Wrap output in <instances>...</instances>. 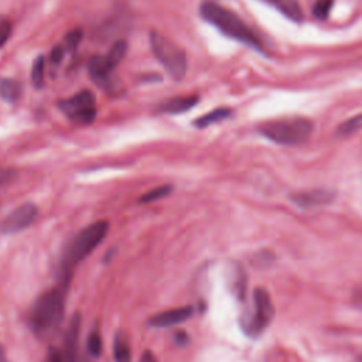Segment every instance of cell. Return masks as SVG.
Returning a JSON list of instances; mask_svg holds the SVG:
<instances>
[{"label": "cell", "instance_id": "obj_6", "mask_svg": "<svg viewBox=\"0 0 362 362\" xmlns=\"http://www.w3.org/2000/svg\"><path fill=\"white\" fill-rule=\"evenodd\" d=\"M252 298V308L240 317V325L247 335H259L273 321L274 307L270 294L263 287H256Z\"/></svg>", "mask_w": 362, "mask_h": 362}, {"label": "cell", "instance_id": "obj_13", "mask_svg": "<svg viewBox=\"0 0 362 362\" xmlns=\"http://www.w3.org/2000/svg\"><path fill=\"white\" fill-rule=\"evenodd\" d=\"M199 100L198 95H187V96H175L167 99L160 105V110L164 113H182L192 109Z\"/></svg>", "mask_w": 362, "mask_h": 362}, {"label": "cell", "instance_id": "obj_19", "mask_svg": "<svg viewBox=\"0 0 362 362\" xmlns=\"http://www.w3.org/2000/svg\"><path fill=\"white\" fill-rule=\"evenodd\" d=\"M359 130H362V113H359L356 116H352L348 120L342 122L337 127L335 134L345 137V136H351V134H354V133H356Z\"/></svg>", "mask_w": 362, "mask_h": 362}, {"label": "cell", "instance_id": "obj_9", "mask_svg": "<svg viewBox=\"0 0 362 362\" xmlns=\"http://www.w3.org/2000/svg\"><path fill=\"white\" fill-rule=\"evenodd\" d=\"M335 198V191L329 188H311L293 192L290 199L301 209H315L331 204Z\"/></svg>", "mask_w": 362, "mask_h": 362}, {"label": "cell", "instance_id": "obj_7", "mask_svg": "<svg viewBox=\"0 0 362 362\" xmlns=\"http://www.w3.org/2000/svg\"><path fill=\"white\" fill-rule=\"evenodd\" d=\"M59 107L69 120L79 124H89L96 117L95 95L90 90H81L76 95L61 100Z\"/></svg>", "mask_w": 362, "mask_h": 362}, {"label": "cell", "instance_id": "obj_21", "mask_svg": "<svg viewBox=\"0 0 362 362\" xmlns=\"http://www.w3.org/2000/svg\"><path fill=\"white\" fill-rule=\"evenodd\" d=\"M173 192V185H160V187H156L150 191H147L146 194H143L140 198H139V202L141 204H148V202H154V201H158L161 198H165L167 195H170Z\"/></svg>", "mask_w": 362, "mask_h": 362}, {"label": "cell", "instance_id": "obj_5", "mask_svg": "<svg viewBox=\"0 0 362 362\" xmlns=\"http://www.w3.org/2000/svg\"><path fill=\"white\" fill-rule=\"evenodd\" d=\"M151 51L173 79H182L187 74V55L182 48L158 31H150Z\"/></svg>", "mask_w": 362, "mask_h": 362}, {"label": "cell", "instance_id": "obj_1", "mask_svg": "<svg viewBox=\"0 0 362 362\" xmlns=\"http://www.w3.org/2000/svg\"><path fill=\"white\" fill-rule=\"evenodd\" d=\"M68 286L69 281L61 280L57 287L41 293L34 301L30 311V325L37 335L45 337L58 328L64 317Z\"/></svg>", "mask_w": 362, "mask_h": 362}, {"label": "cell", "instance_id": "obj_29", "mask_svg": "<svg viewBox=\"0 0 362 362\" xmlns=\"http://www.w3.org/2000/svg\"><path fill=\"white\" fill-rule=\"evenodd\" d=\"M47 362H66L64 351L59 348H49Z\"/></svg>", "mask_w": 362, "mask_h": 362}, {"label": "cell", "instance_id": "obj_20", "mask_svg": "<svg viewBox=\"0 0 362 362\" xmlns=\"http://www.w3.org/2000/svg\"><path fill=\"white\" fill-rule=\"evenodd\" d=\"M126 52H127V42H126L124 40H119V41H116V42L110 47V49L107 51V54H106L105 57H106L107 62H109L113 68H116V65H119V64L123 61Z\"/></svg>", "mask_w": 362, "mask_h": 362}, {"label": "cell", "instance_id": "obj_15", "mask_svg": "<svg viewBox=\"0 0 362 362\" xmlns=\"http://www.w3.org/2000/svg\"><path fill=\"white\" fill-rule=\"evenodd\" d=\"M230 115H232V110H230V109H228V107H218V109H214V110L205 113L204 116L198 117V119L194 122V126H195V127H199V129L208 127V126H211V124H215V123H219V122L228 119Z\"/></svg>", "mask_w": 362, "mask_h": 362}, {"label": "cell", "instance_id": "obj_24", "mask_svg": "<svg viewBox=\"0 0 362 362\" xmlns=\"http://www.w3.org/2000/svg\"><path fill=\"white\" fill-rule=\"evenodd\" d=\"M86 348L92 356H99L102 352V335L99 329L90 331L88 339H86Z\"/></svg>", "mask_w": 362, "mask_h": 362}, {"label": "cell", "instance_id": "obj_10", "mask_svg": "<svg viewBox=\"0 0 362 362\" xmlns=\"http://www.w3.org/2000/svg\"><path fill=\"white\" fill-rule=\"evenodd\" d=\"M113 69L115 68L107 62L106 57H102V55L92 57L88 64V71L93 82L98 83L100 88L109 89V90L113 89V78H112Z\"/></svg>", "mask_w": 362, "mask_h": 362}, {"label": "cell", "instance_id": "obj_30", "mask_svg": "<svg viewBox=\"0 0 362 362\" xmlns=\"http://www.w3.org/2000/svg\"><path fill=\"white\" fill-rule=\"evenodd\" d=\"M10 31H11L10 23L6 21V20H1V21H0V48H1V45L7 41V38H8V35H10Z\"/></svg>", "mask_w": 362, "mask_h": 362}, {"label": "cell", "instance_id": "obj_14", "mask_svg": "<svg viewBox=\"0 0 362 362\" xmlns=\"http://www.w3.org/2000/svg\"><path fill=\"white\" fill-rule=\"evenodd\" d=\"M276 10H279L281 14H284L288 20L294 23H301L304 20L303 10L297 0H262Z\"/></svg>", "mask_w": 362, "mask_h": 362}, {"label": "cell", "instance_id": "obj_18", "mask_svg": "<svg viewBox=\"0 0 362 362\" xmlns=\"http://www.w3.org/2000/svg\"><path fill=\"white\" fill-rule=\"evenodd\" d=\"M232 290H233V293H235V296L238 297L239 301L245 300V296H246V274H245L243 269L240 267V264L233 266Z\"/></svg>", "mask_w": 362, "mask_h": 362}, {"label": "cell", "instance_id": "obj_26", "mask_svg": "<svg viewBox=\"0 0 362 362\" xmlns=\"http://www.w3.org/2000/svg\"><path fill=\"white\" fill-rule=\"evenodd\" d=\"M273 262V253L270 252H266V250H262L259 253H256L253 256V263L259 267H264V266H270Z\"/></svg>", "mask_w": 362, "mask_h": 362}, {"label": "cell", "instance_id": "obj_27", "mask_svg": "<svg viewBox=\"0 0 362 362\" xmlns=\"http://www.w3.org/2000/svg\"><path fill=\"white\" fill-rule=\"evenodd\" d=\"M64 52H65V48H64L62 44L55 45L51 49V52H49V62H51V65H54V66L59 65L62 62V59H64Z\"/></svg>", "mask_w": 362, "mask_h": 362}, {"label": "cell", "instance_id": "obj_4", "mask_svg": "<svg viewBox=\"0 0 362 362\" xmlns=\"http://www.w3.org/2000/svg\"><path fill=\"white\" fill-rule=\"evenodd\" d=\"M313 130V122L301 116L270 120L259 126V133L263 137L281 146L303 144L310 139Z\"/></svg>", "mask_w": 362, "mask_h": 362}, {"label": "cell", "instance_id": "obj_23", "mask_svg": "<svg viewBox=\"0 0 362 362\" xmlns=\"http://www.w3.org/2000/svg\"><path fill=\"white\" fill-rule=\"evenodd\" d=\"M334 0H315V3L313 4V16L315 18H318L320 21H324L328 18L331 8H332Z\"/></svg>", "mask_w": 362, "mask_h": 362}, {"label": "cell", "instance_id": "obj_3", "mask_svg": "<svg viewBox=\"0 0 362 362\" xmlns=\"http://www.w3.org/2000/svg\"><path fill=\"white\" fill-rule=\"evenodd\" d=\"M201 17L216 27L225 35L263 52V45L255 31L232 10L212 1L206 0L199 6Z\"/></svg>", "mask_w": 362, "mask_h": 362}, {"label": "cell", "instance_id": "obj_17", "mask_svg": "<svg viewBox=\"0 0 362 362\" xmlns=\"http://www.w3.org/2000/svg\"><path fill=\"white\" fill-rule=\"evenodd\" d=\"M21 86L17 81L10 78H0V98L8 103H13L18 99Z\"/></svg>", "mask_w": 362, "mask_h": 362}, {"label": "cell", "instance_id": "obj_31", "mask_svg": "<svg viewBox=\"0 0 362 362\" xmlns=\"http://www.w3.org/2000/svg\"><path fill=\"white\" fill-rule=\"evenodd\" d=\"M352 303L358 307V308H362V284L358 286L354 293H352Z\"/></svg>", "mask_w": 362, "mask_h": 362}, {"label": "cell", "instance_id": "obj_35", "mask_svg": "<svg viewBox=\"0 0 362 362\" xmlns=\"http://www.w3.org/2000/svg\"><path fill=\"white\" fill-rule=\"evenodd\" d=\"M361 362H362V355H361Z\"/></svg>", "mask_w": 362, "mask_h": 362}, {"label": "cell", "instance_id": "obj_22", "mask_svg": "<svg viewBox=\"0 0 362 362\" xmlns=\"http://www.w3.org/2000/svg\"><path fill=\"white\" fill-rule=\"evenodd\" d=\"M44 72H45V59L42 55H38L31 68V82L35 88H41L44 85Z\"/></svg>", "mask_w": 362, "mask_h": 362}, {"label": "cell", "instance_id": "obj_33", "mask_svg": "<svg viewBox=\"0 0 362 362\" xmlns=\"http://www.w3.org/2000/svg\"><path fill=\"white\" fill-rule=\"evenodd\" d=\"M175 342L178 345H185L188 342V335L185 332H178L175 337Z\"/></svg>", "mask_w": 362, "mask_h": 362}, {"label": "cell", "instance_id": "obj_16", "mask_svg": "<svg viewBox=\"0 0 362 362\" xmlns=\"http://www.w3.org/2000/svg\"><path fill=\"white\" fill-rule=\"evenodd\" d=\"M113 358H115V362H132V349L122 332H117L115 335Z\"/></svg>", "mask_w": 362, "mask_h": 362}, {"label": "cell", "instance_id": "obj_11", "mask_svg": "<svg viewBox=\"0 0 362 362\" xmlns=\"http://www.w3.org/2000/svg\"><path fill=\"white\" fill-rule=\"evenodd\" d=\"M192 307L191 305H184V307H177L171 310L161 311L158 314H154L148 320V325L154 328H167L175 324H180L185 320H188L192 315Z\"/></svg>", "mask_w": 362, "mask_h": 362}, {"label": "cell", "instance_id": "obj_12", "mask_svg": "<svg viewBox=\"0 0 362 362\" xmlns=\"http://www.w3.org/2000/svg\"><path fill=\"white\" fill-rule=\"evenodd\" d=\"M79 328H81V315L74 314L69 325L65 331L62 351L66 358V362H78V339H79Z\"/></svg>", "mask_w": 362, "mask_h": 362}, {"label": "cell", "instance_id": "obj_2", "mask_svg": "<svg viewBox=\"0 0 362 362\" xmlns=\"http://www.w3.org/2000/svg\"><path fill=\"white\" fill-rule=\"evenodd\" d=\"M107 232L109 222L102 219L82 228L66 242L61 256V280H71L72 270L100 245Z\"/></svg>", "mask_w": 362, "mask_h": 362}, {"label": "cell", "instance_id": "obj_34", "mask_svg": "<svg viewBox=\"0 0 362 362\" xmlns=\"http://www.w3.org/2000/svg\"><path fill=\"white\" fill-rule=\"evenodd\" d=\"M0 362H7V358H6V355H4L3 349H1V346H0Z\"/></svg>", "mask_w": 362, "mask_h": 362}, {"label": "cell", "instance_id": "obj_28", "mask_svg": "<svg viewBox=\"0 0 362 362\" xmlns=\"http://www.w3.org/2000/svg\"><path fill=\"white\" fill-rule=\"evenodd\" d=\"M17 177V171L13 168H0V187L10 184Z\"/></svg>", "mask_w": 362, "mask_h": 362}, {"label": "cell", "instance_id": "obj_32", "mask_svg": "<svg viewBox=\"0 0 362 362\" xmlns=\"http://www.w3.org/2000/svg\"><path fill=\"white\" fill-rule=\"evenodd\" d=\"M140 362H158V361L151 351H144L140 358Z\"/></svg>", "mask_w": 362, "mask_h": 362}, {"label": "cell", "instance_id": "obj_8", "mask_svg": "<svg viewBox=\"0 0 362 362\" xmlns=\"http://www.w3.org/2000/svg\"><path fill=\"white\" fill-rule=\"evenodd\" d=\"M37 216H38L37 205L31 202H25L3 218V221L0 222V230L3 233L20 232L28 228L30 225H33Z\"/></svg>", "mask_w": 362, "mask_h": 362}, {"label": "cell", "instance_id": "obj_25", "mask_svg": "<svg viewBox=\"0 0 362 362\" xmlns=\"http://www.w3.org/2000/svg\"><path fill=\"white\" fill-rule=\"evenodd\" d=\"M82 37H83V33H82L81 28L71 30V31L65 35V38H64V44H62L64 48H65V49H69V51H74V49L79 45Z\"/></svg>", "mask_w": 362, "mask_h": 362}]
</instances>
